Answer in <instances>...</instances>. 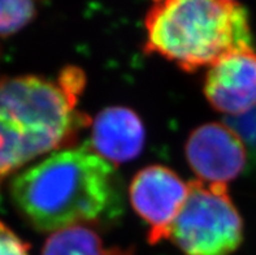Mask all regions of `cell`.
Segmentation results:
<instances>
[{
	"label": "cell",
	"instance_id": "cell-8",
	"mask_svg": "<svg viewBox=\"0 0 256 255\" xmlns=\"http://www.w3.org/2000/svg\"><path fill=\"white\" fill-rule=\"evenodd\" d=\"M146 133L140 117L128 107H108L92 121L91 149L112 164L134 160L144 147Z\"/></svg>",
	"mask_w": 256,
	"mask_h": 255
},
{
	"label": "cell",
	"instance_id": "cell-7",
	"mask_svg": "<svg viewBox=\"0 0 256 255\" xmlns=\"http://www.w3.org/2000/svg\"><path fill=\"white\" fill-rule=\"evenodd\" d=\"M204 95L214 110L236 117L256 107V52L236 51L208 68Z\"/></svg>",
	"mask_w": 256,
	"mask_h": 255
},
{
	"label": "cell",
	"instance_id": "cell-11",
	"mask_svg": "<svg viewBox=\"0 0 256 255\" xmlns=\"http://www.w3.org/2000/svg\"><path fill=\"white\" fill-rule=\"evenodd\" d=\"M225 124L237 133V136L244 141V145L256 149V107L244 115L229 117Z\"/></svg>",
	"mask_w": 256,
	"mask_h": 255
},
{
	"label": "cell",
	"instance_id": "cell-3",
	"mask_svg": "<svg viewBox=\"0 0 256 255\" xmlns=\"http://www.w3.org/2000/svg\"><path fill=\"white\" fill-rule=\"evenodd\" d=\"M144 26V51L188 72L210 68L233 52L252 47L247 11L232 0L156 2Z\"/></svg>",
	"mask_w": 256,
	"mask_h": 255
},
{
	"label": "cell",
	"instance_id": "cell-1",
	"mask_svg": "<svg viewBox=\"0 0 256 255\" xmlns=\"http://www.w3.org/2000/svg\"><path fill=\"white\" fill-rule=\"evenodd\" d=\"M10 195L39 232L90 225L116 216L121 208L114 165L88 146L58 150L20 172Z\"/></svg>",
	"mask_w": 256,
	"mask_h": 255
},
{
	"label": "cell",
	"instance_id": "cell-4",
	"mask_svg": "<svg viewBox=\"0 0 256 255\" xmlns=\"http://www.w3.org/2000/svg\"><path fill=\"white\" fill-rule=\"evenodd\" d=\"M185 255H230L244 241V221L228 185L188 182V195L169 238Z\"/></svg>",
	"mask_w": 256,
	"mask_h": 255
},
{
	"label": "cell",
	"instance_id": "cell-12",
	"mask_svg": "<svg viewBox=\"0 0 256 255\" xmlns=\"http://www.w3.org/2000/svg\"><path fill=\"white\" fill-rule=\"evenodd\" d=\"M0 255H29V245L0 221Z\"/></svg>",
	"mask_w": 256,
	"mask_h": 255
},
{
	"label": "cell",
	"instance_id": "cell-10",
	"mask_svg": "<svg viewBox=\"0 0 256 255\" xmlns=\"http://www.w3.org/2000/svg\"><path fill=\"white\" fill-rule=\"evenodd\" d=\"M36 15V4L26 0H0V36L18 32Z\"/></svg>",
	"mask_w": 256,
	"mask_h": 255
},
{
	"label": "cell",
	"instance_id": "cell-9",
	"mask_svg": "<svg viewBox=\"0 0 256 255\" xmlns=\"http://www.w3.org/2000/svg\"><path fill=\"white\" fill-rule=\"evenodd\" d=\"M42 255H108V249L90 226L74 225L51 233Z\"/></svg>",
	"mask_w": 256,
	"mask_h": 255
},
{
	"label": "cell",
	"instance_id": "cell-2",
	"mask_svg": "<svg viewBox=\"0 0 256 255\" xmlns=\"http://www.w3.org/2000/svg\"><path fill=\"white\" fill-rule=\"evenodd\" d=\"M84 85V73L74 67L56 80H0V187L29 162L70 143L88 125V117L77 111Z\"/></svg>",
	"mask_w": 256,
	"mask_h": 255
},
{
	"label": "cell",
	"instance_id": "cell-5",
	"mask_svg": "<svg viewBox=\"0 0 256 255\" xmlns=\"http://www.w3.org/2000/svg\"><path fill=\"white\" fill-rule=\"evenodd\" d=\"M188 195V182L164 165H148L129 187L132 206L150 226L148 242L169 238V232Z\"/></svg>",
	"mask_w": 256,
	"mask_h": 255
},
{
	"label": "cell",
	"instance_id": "cell-13",
	"mask_svg": "<svg viewBox=\"0 0 256 255\" xmlns=\"http://www.w3.org/2000/svg\"><path fill=\"white\" fill-rule=\"evenodd\" d=\"M108 255H133V250H124L120 247H112L108 249Z\"/></svg>",
	"mask_w": 256,
	"mask_h": 255
},
{
	"label": "cell",
	"instance_id": "cell-6",
	"mask_svg": "<svg viewBox=\"0 0 256 255\" xmlns=\"http://www.w3.org/2000/svg\"><path fill=\"white\" fill-rule=\"evenodd\" d=\"M186 159L199 181L228 185L246 168L247 150L226 124L208 123L188 136Z\"/></svg>",
	"mask_w": 256,
	"mask_h": 255
}]
</instances>
